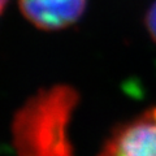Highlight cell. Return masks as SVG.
Returning <instances> with one entry per match:
<instances>
[{"instance_id": "6da1fadb", "label": "cell", "mask_w": 156, "mask_h": 156, "mask_svg": "<svg viewBox=\"0 0 156 156\" xmlns=\"http://www.w3.org/2000/svg\"><path fill=\"white\" fill-rule=\"evenodd\" d=\"M78 103V91L61 83L39 90L23 101L11 125L17 156H74L69 129Z\"/></svg>"}, {"instance_id": "7a4b0ae2", "label": "cell", "mask_w": 156, "mask_h": 156, "mask_svg": "<svg viewBox=\"0 0 156 156\" xmlns=\"http://www.w3.org/2000/svg\"><path fill=\"white\" fill-rule=\"evenodd\" d=\"M98 156H156V107L117 125Z\"/></svg>"}, {"instance_id": "3957f363", "label": "cell", "mask_w": 156, "mask_h": 156, "mask_svg": "<svg viewBox=\"0 0 156 156\" xmlns=\"http://www.w3.org/2000/svg\"><path fill=\"white\" fill-rule=\"evenodd\" d=\"M18 4L23 17L35 27L57 31L83 16L87 0H18Z\"/></svg>"}, {"instance_id": "277c9868", "label": "cell", "mask_w": 156, "mask_h": 156, "mask_svg": "<svg viewBox=\"0 0 156 156\" xmlns=\"http://www.w3.org/2000/svg\"><path fill=\"white\" fill-rule=\"evenodd\" d=\"M146 26H147L151 38L156 42V2L150 7L147 14H146Z\"/></svg>"}, {"instance_id": "5b68a950", "label": "cell", "mask_w": 156, "mask_h": 156, "mask_svg": "<svg viewBox=\"0 0 156 156\" xmlns=\"http://www.w3.org/2000/svg\"><path fill=\"white\" fill-rule=\"evenodd\" d=\"M7 3H8V0H0V13L4 11V8H5Z\"/></svg>"}]
</instances>
